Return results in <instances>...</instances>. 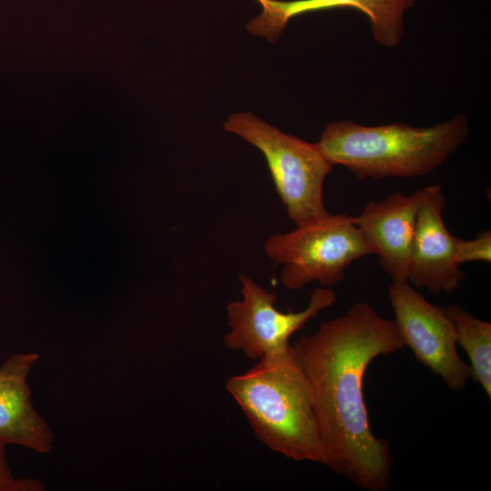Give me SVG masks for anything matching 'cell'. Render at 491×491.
Returning a JSON list of instances; mask_svg holds the SVG:
<instances>
[{"instance_id": "cell-9", "label": "cell", "mask_w": 491, "mask_h": 491, "mask_svg": "<svg viewBox=\"0 0 491 491\" xmlns=\"http://www.w3.org/2000/svg\"><path fill=\"white\" fill-rule=\"evenodd\" d=\"M260 14L246 25V30L275 43L289 21L300 15L338 7L359 10L369 20L374 40L384 47L399 45L404 34L405 12L416 0H256Z\"/></svg>"}, {"instance_id": "cell-6", "label": "cell", "mask_w": 491, "mask_h": 491, "mask_svg": "<svg viewBox=\"0 0 491 491\" xmlns=\"http://www.w3.org/2000/svg\"><path fill=\"white\" fill-rule=\"evenodd\" d=\"M239 281L243 298L226 306L230 331L224 336V345L230 350L242 351L252 360L289 346L293 334L336 301L331 288L319 286L312 291L305 309L282 312L276 306L275 292L246 275L239 276Z\"/></svg>"}, {"instance_id": "cell-4", "label": "cell", "mask_w": 491, "mask_h": 491, "mask_svg": "<svg viewBox=\"0 0 491 491\" xmlns=\"http://www.w3.org/2000/svg\"><path fill=\"white\" fill-rule=\"evenodd\" d=\"M224 128L263 154L287 215L296 225L328 214L323 189L333 165L316 143L285 134L249 112L231 115Z\"/></svg>"}, {"instance_id": "cell-11", "label": "cell", "mask_w": 491, "mask_h": 491, "mask_svg": "<svg viewBox=\"0 0 491 491\" xmlns=\"http://www.w3.org/2000/svg\"><path fill=\"white\" fill-rule=\"evenodd\" d=\"M38 359L35 353L15 354L0 366V441L46 454L54 434L35 409L27 383Z\"/></svg>"}, {"instance_id": "cell-7", "label": "cell", "mask_w": 491, "mask_h": 491, "mask_svg": "<svg viewBox=\"0 0 491 491\" xmlns=\"http://www.w3.org/2000/svg\"><path fill=\"white\" fill-rule=\"evenodd\" d=\"M388 296L404 346L448 388H465L470 368L458 355L455 326L445 308L428 302L408 282L392 283Z\"/></svg>"}, {"instance_id": "cell-1", "label": "cell", "mask_w": 491, "mask_h": 491, "mask_svg": "<svg viewBox=\"0 0 491 491\" xmlns=\"http://www.w3.org/2000/svg\"><path fill=\"white\" fill-rule=\"evenodd\" d=\"M293 346L310 384L326 466L357 488L386 490L390 447L371 428L364 381L374 359L405 347L395 321L359 302Z\"/></svg>"}, {"instance_id": "cell-8", "label": "cell", "mask_w": 491, "mask_h": 491, "mask_svg": "<svg viewBox=\"0 0 491 491\" xmlns=\"http://www.w3.org/2000/svg\"><path fill=\"white\" fill-rule=\"evenodd\" d=\"M446 204L439 185L422 188L407 270V282L412 286L426 287L435 295L453 293L465 278L455 259L457 237L443 219Z\"/></svg>"}, {"instance_id": "cell-14", "label": "cell", "mask_w": 491, "mask_h": 491, "mask_svg": "<svg viewBox=\"0 0 491 491\" xmlns=\"http://www.w3.org/2000/svg\"><path fill=\"white\" fill-rule=\"evenodd\" d=\"M6 445L0 441V491H42L44 484L37 479L15 478L5 456Z\"/></svg>"}, {"instance_id": "cell-13", "label": "cell", "mask_w": 491, "mask_h": 491, "mask_svg": "<svg viewBox=\"0 0 491 491\" xmlns=\"http://www.w3.org/2000/svg\"><path fill=\"white\" fill-rule=\"evenodd\" d=\"M455 259L460 266L468 262H491V232H479L473 239L456 238Z\"/></svg>"}, {"instance_id": "cell-5", "label": "cell", "mask_w": 491, "mask_h": 491, "mask_svg": "<svg viewBox=\"0 0 491 491\" xmlns=\"http://www.w3.org/2000/svg\"><path fill=\"white\" fill-rule=\"evenodd\" d=\"M264 249L272 261L283 266L280 279L290 290H300L311 282L329 287L345 277L353 262L373 255L356 216L329 213L293 231L268 236Z\"/></svg>"}, {"instance_id": "cell-12", "label": "cell", "mask_w": 491, "mask_h": 491, "mask_svg": "<svg viewBox=\"0 0 491 491\" xmlns=\"http://www.w3.org/2000/svg\"><path fill=\"white\" fill-rule=\"evenodd\" d=\"M452 320L456 342L470 360V378L491 398V323L477 318L457 305L445 308Z\"/></svg>"}, {"instance_id": "cell-10", "label": "cell", "mask_w": 491, "mask_h": 491, "mask_svg": "<svg viewBox=\"0 0 491 491\" xmlns=\"http://www.w3.org/2000/svg\"><path fill=\"white\" fill-rule=\"evenodd\" d=\"M422 189L411 195L396 193L380 202H369L356 225L373 255L379 257L392 283L407 282L410 252Z\"/></svg>"}, {"instance_id": "cell-2", "label": "cell", "mask_w": 491, "mask_h": 491, "mask_svg": "<svg viewBox=\"0 0 491 491\" xmlns=\"http://www.w3.org/2000/svg\"><path fill=\"white\" fill-rule=\"evenodd\" d=\"M225 388L257 439L296 462L326 459L306 375L293 346L268 354Z\"/></svg>"}, {"instance_id": "cell-3", "label": "cell", "mask_w": 491, "mask_h": 491, "mask_svg": "<svg viewBox=\"0 0 491 491\" xmlns=\"http://www.w3.org/2000/svg\"><path fill=\"white\" fill-rule=\"evenodd\" d=\"M464 114L432 126L403 123L366 126L349 120L328 123L318 148L332 165L358 179L418 177L440 166L467 138Z\"/></svg>"}]
</instances>
